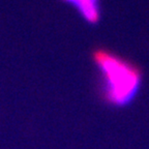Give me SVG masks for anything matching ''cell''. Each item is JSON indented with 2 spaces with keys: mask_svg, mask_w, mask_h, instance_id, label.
I'll return each mask as SVG.
<instances>
[{
  "mask_svg": "<svg viewBox=\"0 0 149 149\" xmlns=\"http://www.w3.org/2000/svg\"><path fill=\"white\" fill-rule=\"evenodd\" d=\"M78 9L86 21L95 23L100 19V2L98 0H65Z\"/></svg>",
  "mask_w": 149,
  "mask_h": 149,
  "instance_id": "2",
  "label": "cell"
},
{
  "mask_svg": "<svg viewBox=\"0 0 149 149\" xmlns=\"http://www.w3.org/2000/svg\"><path fill=\"white\" fill-rule=\"evenodd\" d=\"M94 61L102 74V93L109 102L124 106L135 97L141 76L135 66L106 51H97Z\"/></svg>",
  "mask_w": 149,
  "mask_h": 149,
  "instance_id": "1",
  "label": "cell"
}]
</instances>
